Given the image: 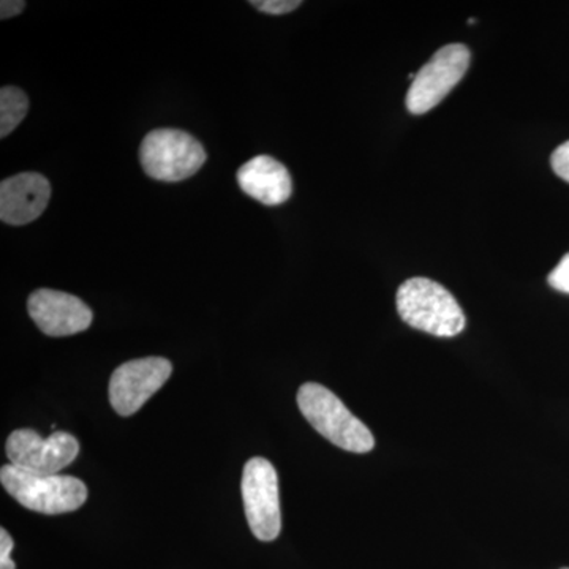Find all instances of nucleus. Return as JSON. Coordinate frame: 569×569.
I'll return each instance as SVG.
<instances>
[{
    "mask_svg": "<svg viewBox=\"0 0 569 569\" xmlns=\"http://www.w3.org/2000/svg\"><path fill=\"white\" fill-rule=\"evenodd\" d=\"M397 312L411 328L436 337H456L466 329V313L443 284L413 277L397 290Z\"/></svg>",
    "mask_w": 569,
    "mask_h": 569,
    "instance_id": "f257e3e1",
    "label": "nucleus"
},
{
    "mask_svg": "<svg viewBox=\"0 0 569 569\" xmlns=\"http://www.w3.org/2000/svg\"><path fill=\"white\" fill-rule=\"evenodd\" d=\"M298 407L310 426L336 447L356 455H365L376 447L369 427L328 388L318 383L302 385L298 391Z\"/></svg>",
    "mask_w": 569,
    "mask_h": 569,
    "instance_id": "f03ea898",
    "label": "nucleus"
},
{
    "mask_svg": "<svg viewBox=\"0 0 569 569\" xmlns=\"http://www.w3.org/2000/svg\"><path fill=\"white\" fill-rule=\"evenodd\" d=\"M0 481L18 503L41 515L77 511L88 500L84 482L69 475L33 473L9 463L0 470Z\"/></svg>",
    "mask_w": 569,
    "mask_h": 569,
    "instance_id": "7ed1b4c3",
    "label": "nucleus"
},
{
    "mask_svg": "<svg viewBox=\"0 0 569 569\" xmlns=\"http://www.w3.org/2000/svg\"><path fill=\"white\" fill-rule=\"evenodd\" d=\"M142 170L162 182H181L203 167L206 151L192 134L176 129L152 130L141 142Z\"/></svg>",
    "mask_w": 569,
    "mask_h": 569,
    "instance_id": "20e7f679",
    "label": "nucleus"
},
{
    "mask_svg": "<svg viewBox=\"0 0 569 569\" xmlns=\"http://www.w3.org/2000/svg\"><path fill=\"white\" fill-rule=\"evenodd\" d=\"M470 50L462 43H451L438 50L429 62L418 71L407 92V110L411 114H425L436 108L470 67Z\"/></svg>",
    "mask_w": 569,
    "mask_h": 569,
    "instance_id": "39448f33",
    "label": "nucleus"
},
{
    "mask_svg": "<svg viewBox=\"0 0 569 569\" xmlns=\"http://www.w3.org/2000/svg\"><path fill=\"white\" fill-rule=\"evenodd\" d=\"M242 498L250 530L260 541H274L282 530L279 477L264 458H253L242 473Z\"/></svg>",
    "mask_w": 569,
    "mask_h": 569,
    "instance_id": "423d86ee",
    "label": "nucleus"
},
{
    "mask_svg": "<svg viewBox=\"0 0 569 569\" xmlns=\"http://www.w3.org/2000/svg\"><path fill=\"white\" fill-rule=\"evenodd\" d=\"M11 466L33 473L56 475L80 455V443L70 433L52 432L43 438L32 429H18L6 445Z\"/></svg>",
    "mask_w": 569,
    "mask_h": 569,
    "instance_id": "0eeeda50",
    "label": "nucleus"
},
{
    "mask_svg": "<svg viewBox=\"0 0 569 569\" xmlns=\"http://www.w3.org/2000/svg\"><path fill=\"white\" fill-rule=\"evenodd\" d=\"M171 372V362L157 356L118 367L110 380V402L116 413L132 417L167 383Z\"/></svg>",
    "mask_w": 569,
    "mask_h": 569,
    "instance_id": "6e6552de",
    "label": "nucleus"
},
{
    "mask_svg": "<svg viewBox=\"0 0 569 569\" xmlns=\"http://www.w3.org/2000/svg\"><path fill=\"white\" fill-rule=\"evenodd\" d=\"M29 316L40 331L50 337H66L86 331L92 323V310L77 296L41 288L28 302Z\"/></svg>",
    "mask_w": 569,
    "mask_h": 569,
    "instance_id": "1a4fd4ad",
    "label": "nucleus"
},
{
    "mask_svg": "<svg viewBox=\"0 0 569 569\" xmlns=\"http://www.w3.org/2000/svg\"><path fill=\"white\" fill-rule=\"evenodd\" d=\"M51 186L43 174L21 173L0 183V219L3 223L28 224L47 209Z\"/></svg>",
    "mask_w": 569,
    "mask_h": 569,
    "instance_id": "9d476101",
    "label": "nucleus"
},
{
    "mask_svg": "<svg viewBox=\"0 0 569 569\" xmlns=\"http://www.w3.org/2000/svg\"><path fill=\"white\" fill-rule=\"evenodd\" d=\"M236 178L242 192L266 206L283 204L293 192L287 168L269 156L253 157L239 168Z\"/></svg>",
    "mask_w": 569,
    "mask_h": 569,
    "instance_id": "9b49d317",
    "label": "nucleus"
},
{
    "mask_svg": "<svg viewBox=\"0 0 569 569\" xmlns=\"http://www.w3.org/2000/svg\"><path fill=\"white\" fill-rule=\"evenodd\" d=\"M29 111V99L24 91L13 86H3L0 91V138H7L22 122Z\"/></svg>",
    "mask_w": 569,
    "mask_h": 569,
    "instance_id": "f8f14e48",
    "label": "nucleus"
},
{
    "mask_svg": "<svg viewBox=\"0 0 569 569\" xmlns=\"http://www.w3.org/2000/svg\"><path fill=\"white\" fill-rule=\"evenodd\" d=\"M250 6H253L254 9L260 11H264V13L284 14L301 7L302 2L301 0H260V2L252 0Z\"/></svg>",
    "mask_w": 569,
    "mask_h": 569,
    "instance_id": "ddd939ff",
    "label": "nucleus"
},
{
    "mask_svg": "<svg viewBox=\"0 0 569 569\" xmlns=\"http://www.w3.org/2000/svg\"><path fill=\"white\" fill-rule=\"evenodd\" d=\"M549 284L561 293L569 295V253L561 258L557 268L549 274Z\"/></svg>",
    "mask_w": 569,
    "mask_h": 569,
    "instance_id": "4468645a",
    "label": "nucleus"
},
{
    "mask_svg": "<svg viewBox=\"0 0 569 569\" xmlns=\"http://www.w3.org/2000/svg\"><path fill=\"white\" fill-rule=\"evenodd\" d=\"M550 164L556 174L569 183V141L556 149L550 157Z\"/></svg>",
    "mask_w": 569,
    "mask_h": 569,
    "instance_id": "2eb2a0df",
    "label": "nucleus"
},
{
    "mask_svg": "<svg viewBox=\"0 0 569 569\" xmlns=\"http://www.w3.org/2000/svg\"><path fill=\"white\" fill-rule=\"evenodd\" d=\"M11 550H13V539L9 531L0 530V569H17L14 561L10 559Z\"/></svg>",
    "mask_w": 569,
    "mask_h": 569,
    "instance_id": "dca6fc26",
    "label": "nucleus"
},
{
    "mask_svg": "<svg viewBox=\"0 0 569 569\" xmlns=\"http://www.w3.org/2000/svg\"><path fill=\"white\" fill-rule=\"evenodd\" d=\"M24 7L26 2H22V0H2L0 2V18L2 20H10V18L20 14Z\"/></svg>",
    "mask_w": 569,
    "mask_h": 569,
    "instance_id": "f3484780",
    "label": "nucleus"
},
{
    "mask_svg": "<svg viewBox=\"0 0 569 569\" xmlns=\"http://www.w3.org/2000/svg\"><path fill=\"white\" fill-rule=\"evenodd\" d=\"M475 22H477V20H475V18H470V20H468V24H475Z\"/></svg>",
    "mask_w": 569,
    "mask_h": 569,
    "instance_id": "a211bd4d",
    "label": "nucleus"
},
{
    "mask_svg": "<svg viewBox=\"0 0 569 569\" xmlns=\"http://www.w3.org/2000/svg\"><path fill=\"white\" fill-rule=\"evenodd\" d=\"M563 569H569V568H563Z\"/></svg>",
    "mask_w": 569,
    "mask_h": 569,
    "instance_id": "6ab92c4d",
    "label": "nucleus"
}]
</instances>
